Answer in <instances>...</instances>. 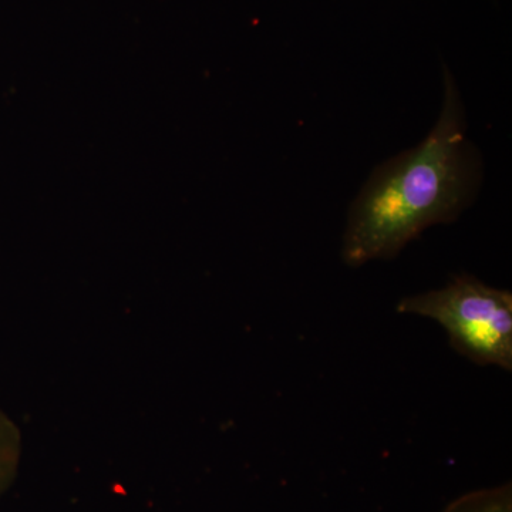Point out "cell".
I'll use <instances>...</instances> for the list:
<instances>
[{
	"mask_svg": "<svg viewBox=\"0 0 512 512\" xmlns=\"http://www.w3.org/2000/svg\"><path fill=\"white\" fill-rule=\"evenodd\" d=\"M396 311L439 323L451 348L470 362L511 372L512 293L507 289L474 275H454L443 288L406 296Z\"/></svg>",
	"mask_w": 512,
	"mask_h": 512,
	"instance_id": "obj_2",
	"label": "cell"
},
{
	"mask_svg": "<svg viewBox=\"0 0 512 512\" xmlns=\"http://www.w3.org/2000/svg\"><path fill=\"white\" fill-rule=\"evenodd\" d=\"M483 160L467 136L463 99L444 67L439 119L416 147L377 165L348 212L342 259L352 268L396 258L427 228L451 224L473 204Z\"/></svg>",
	"mask_w": 512,
	"mask_h": 512,
	"instance_id": "obj_1",
	"label": "cell"
},
{
	"mask_svg": "<svg viewBox=\"0 0 512 512\" xmlns=\"http://www.w3.org/2000/svg\"><path fill=\"white\" fill-rule=\"evenodd\" d=\"M443 512H512L511 484L470 491L448 504Z\"/></svg>",
	"mask_w": 512,
	"mask_h": 512,
	"instance_id": "obj_3",
	"label": "cell"
}]
</instances>
